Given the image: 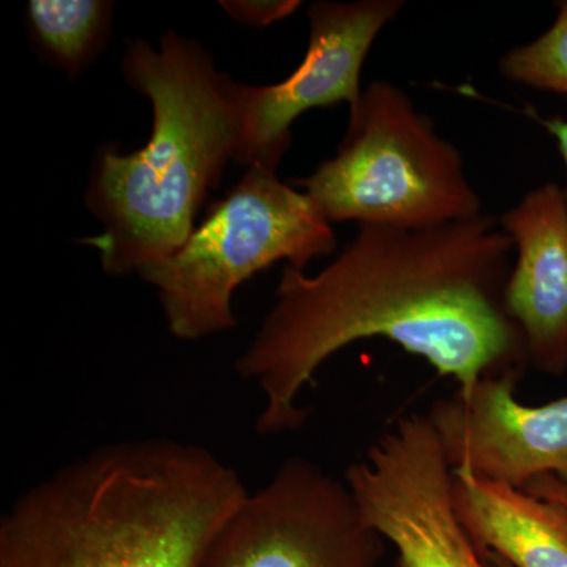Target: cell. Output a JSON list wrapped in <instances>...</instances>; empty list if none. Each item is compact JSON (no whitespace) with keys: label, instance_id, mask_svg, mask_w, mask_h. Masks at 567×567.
Masks as SVG:
<instances>
[{"label":"cell","instance_id":"30bf717a","mask_svg":"<svg viewBox=\"0 0 567 567\" xmlns=\"http://www.w3.org/2000/svg\"><path fill=\"white\" fill-rule=\"evenodd\" d=\"M516 246L506 309L524 333L528 363L567 371V200L557 183L533 189L499 218Z\"/></svg>","mask_w":567,"mask_h":567},{"label":"cell","instance_id":"ba28073f","mask_svg":"<svg viewBox=\"0 0 567 567\" xmlns=\"http://www.w3.org/2000/svg\"><path fill=\"white\" fill-rule=\"evenodd\" d=\"M404 6L402 0H323L309 7V43L301 65L278 84H240L244 136L237 162L276 171L292 144L290 125L303 112L339 103L357 106L368 52Z\"/></svg>","mask_w":567,"mask_h":567},{"label":"cell","instance_id":"6da1fadb","mask_svg":"<svg viewBox=\"0 0 567 567\" xmlns=\"http://www.w3.org/2000/svg\"><path fill=\"white\" fill-rule=\"evenodd\" d=\"M514 252L499 219L481 213L429 229L358 224L320 274L284 268L274 308L235 361L264 395L256 431L300 429L309 417L301 391L361 339H390L456 379L458 390L524 375L527 346L505 300Z\"/></svg>","mask_w":567,"mask_h":567},{"label":"cell","instance_id":"2e32d148","mask_svg":"<svg viewBox=\"0 0 567 567\" xmlns=\"http://www.w3.org/2000/svg\"><path fill=\"white\" fill-rule=\"evenodd\" d=\"M540 123L548 130V133L558 142L559 152L565 159L567 169V121L561 117L540 118ZM567 200V192H566Z\"/></svg>","mask_w":567,"mask_h":567},{"label":"cell","instance_id":"9a60e30c","mask_svg":"<svg viewBox=\"0 0 567 567\" xmlns=\"http://www.w3.org/2000/svg\"><path fill=\"white\" fill-rule=\"evenodd\" d=\"M528 494L539 496L544 499H554L567 506V486L557 476L544 475L536 477L525 486Z\"/></svg>","mask_w":567,"mask_h":567},{"label":"cell","instance_id":"e0dca14e","mask_svg":"<svg viewBox=\"0 0 567 567\" xmlns=\"http://www.w3.org/2000/svg\"><path fill=\"white\" fill-rule=\"evenodd\" d=\"M395 567H399L398 565H395Z\"/></svg>","mask_w":567,"mask_h":567},{"label":"cell","instance_id":"9c48e42d","mask_svg":"<svg viewBox=\"0 0 567 567\" xmlns=\"http://www.w3.org/2000/svg\"><path fill=\"white\" fill-rule=\"evenodd\" d=\"M520 379L487 377L470 390L457 388L425 415L456 472L516 488L551 475L567 486V395L539 406L520 404Z\"/></svg>","mask_w":567,"mask_h":567},{"label":"cell","instance_id":"7a4b0ae2","mask_svg":"<svg viewBox=\"0 0 567 567\" xmlns=\"http://www.w3.org/2000/svg\"><path fill=\"white\" fill-rule=\"evenodd\" d=\"M248 492L196 443L99 446L14 499L0 518V567H197Z\"/></svg>","mask_w":567,"mask_h":567},{"label":"cell","instance_id":"8fae6325","mask_svg":"<svg viewBox=\"0 0 567 567\" xmlns=\"http://www.w3.org/2000/svg\"><path fill=\"white\" fill-rule=\"evenodd\" d=\"M454 509L484 558L514 567H567V506L453 470Z\"/></svg>","mask_w":567,"mask_h":567},{"label":"cell","instance_id":"52a82bcc","mask_svg":"<svg viewBox=\"0 0 567 567\" xmlns=\"http://www.w3.org/2000/svg\"><path fill=\"white\" fill-rule=\"evenodd\" d=\"M344 481L365 524L398 550L399 567H486L454 509L453 468L427 415L399 417Z\"/></svg>","mask_w":567,"mask_h":567},{"label":"cell","instance_id":"7c38bea8","mask_svg":"<svg viewBox=\"0 0 567 567\" xmlns=\"http://www.w3.org/2000/svg\"><path fill=\"white\" fill-rule=\"evenodd\" d=\"M28 24L41 54L69 76L99 55L110 35L114 3L104 0H31Z\"/></svg>","mask_w":567,"mask_h":567},{"label":"cell","instance_id":"8992f818","mask_svg":"<svg viewBox=\"0 0 567 567\" xmlns=\"http://www.w3.org/2000/svg\"><path fill=\"white\" fill-rule=\"evenodd\" d=\"M383 551L346 481L290 457L238 503L197 567H377Z\"/></svg>","mask_w":567,"mask_h":567},{"label":"cell","instance_id":"3957f363","mask_svg":"<svg viewBox=\"0 0 567 567\" xmlns=\"http://www.w3.org/2000/svg\"><path fill=\"white\" fill-rule=\"evenodd\" d=\"M122 73L152 102L151 140L130 155L99 152L85 203L103 230L81 240L117 276L140 274L182 248L205 197L227 163L237 162L244 136L240 82L216 70L196 41L174 31L164 33L158 51L128 41Z\"/></svg>","mask_w":567,"mask_h":567},{"label":"cell","instance_id":"4fadbf2b","mask_svg":"<svg viewBox=\"0 0 567 567\" xmlns=\"http://www.w3.org/2000/svg\"><path fill=\"white\" fill-rule=\"evenodd\" d=\"M503 76L539 91L567 95V0L539 39L514 48L499 61Z\"/></svg>","mask_w":567,"mask_h":567},{"label":"cell","instance_id":"277c9868","mask_svg":"<svg viewBox=\"0 0 567 567\" xmlns=\"http://www.w3.org/2000/svg\"><path fill=\"white\" fill-rule=\"evenodd\" d=\"M336 244L331 223L308 194L279 181L275 169L248 167L174 256L137 275L158 292L169 333L197 341L237 327L233 298L246 279L281 260L305 271Z\"/></svg>","mask_w":567,"mask_h":567},{"label":"cell","instance_id":"5b68a950","mask_svg":"<svg viewBox=\"0 0 567 567\" xmlns=\"http://www.w3.org/2000/svg\"><path fill=\"white\" fill-rule=\"evenodd\" d=\"M300 185L331 224L429 229L483 213L461 153L388 81L364 89L338 153Z\"/></svg>","mask_w":567,"mask_h":567},{"label":"cell","instance_id":"5bb4252c","mask_svg":"<svg viewBox=\"0 0 567 567\" xmlns=\"http://www.w3.org/2000/svg\"><path fill=\"white\" fill-rule=\"evenodd\" d=\"M221 9L241 24L267 28L286 20L301 7L300 0H223Z\"/></svg>","mask_w":567,"mask_h":567}]
</instances>
